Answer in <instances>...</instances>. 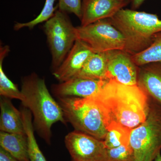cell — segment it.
I'll use <instances>...</instances> for the list:
<instances>
[{
  "mask_svg": "<svg viewBox=\"0 0 161 161\" xmlns=\"http://www.w3.org/2000/svg\"><path fill=\"white\" fill-rule=\"evenodd\" d=\"M90 97L98 105L107 128L115 122L132 130L145 121L150 111V98L137 85L110 80Z\"/></svg>",
  "mask_w": 161,
  "mask_h": 161,
  "instance_id": "obj_1",
  "label": "cell"
},
{
  "mask_svg": "<svg viewBox=\"0 0 161 161\" xmlns=\"http://www.w3.org/2000/svg\"><path fill=\"white\" fill-rule=\"evenodd\" d=\"M21 91L24 98L22 104L31 112L34 130L50 145L53 125L67 123L61 107L49 93L44 79L35 73L23 78Z\"/></svg>",
  "mask_w": 161,
  "mask_h": 161,
  "instance_id": "obj_2",
  "label": "cell"
},
{
  "mask_svg": "<svg viewBox=\"0 0 161 161\" xmlns=\"http://www.w3.org/2000/svg\"><path fill=\"white\" fill-rule=\"evenodd\" d=\"M109 19L125 38L124 50L132 55L149 48L161 32V19L156 14L124 8Z\"/></svg>",
  "mask_w": 161,
  "mask_h": 161,
  "instance_id": "obj_3",
  "label": "cell"
},
{
  "mask_svg": "<svg viewBox=\"0 0 161 161\" xmlns=\"http://www.w3.org/2000/svg\"><path fill=\"white\" fill-rule=\"evenodd\" d=\"M66 122L75 130L103 141L107 133L103 115L95 100L91 97L58 98Z\"/></svg>",
  "mask_w": 161,
  "mask_h": 161,
  "instance_id": "obj_4",
  "label": "cell"
},
{
  "mask_svg": "<svg viewBox=\"0 0 161 161\" xmlns=\"http://www.w3.org/2000/svg\"><path fill=\"white\" fill-rule=\"evenodd\" d=\"M147 119L131 130L130 144L135 161H154L161 150V106L150 98Z\"/></svg>",
  "mask_w": 161,
  "mask_h": 161,
  "instance_id": "obj_5",
  "label": "cell"
},
{
  "mask_svg": "<svg viewBox=\"0 0 161 161\" xmlns=\"http://www.w3.org/2000/svg\"><path fill=\"white\" fill-rule=\"evenodd\" d=\"M43 29L51 53L54 71L61 65L77 40L76 27L67 13L57 9L53 16L45 22Z\"/></svg>",
  "mask_w": 161,
  "mask_h": 161,
  "instance_id": "obj_6",
  "label": "cell"
},
{
  "mask_svg": "<svg viewBox=\"0 0 161 161\" xmlns=\"http://www.w3.org/2000/svg\"><path fill=\"white\" fill-rule=\"evenodd\" d=\"M77 39L83 41L95 53L125 50V38L109 19L99 20L86 26L76 27Z\"/></svg>",
  "mask_w": 161,
  "mask_h": 161,
  "instance_id": "obj_7",
  "label": "cell"
},
{
  "mask_svg": "<svg viewBox=\"0 0 161 161\" xmlns=\"http://www.w3.org/2000/svg\"><path fill=\"white\" fill-rule=\"evenodd\" d=\"M64 142L72 161H108L103 141L75 130L65 136Z\"/></svg>",
  "mask_w": 161,
  "mask_h": 161,
  "instance_id": "obj_8",
  "label": "cell"
},
{
  "mask_svg": "<svg viewBox=\"0 0 161 161\" xmlns=\"http://www.w3.org/2000/svg\"><path fill=\"white\" fill-rule=\"evenodd\" d=\"M106 53V80H115L126 85H137L138 66L132 55L124 50L110 51Z\"/></svg>",
  "mask_w": 161,
  "mask_h": 161,
  "instance_id": "obj_9",
  "label": "cell"
},
{
  "mask_svg": "<svg viewBox=\"0 0 161 161\" xmlns=\"http://www.w3.org/2000/svg\"><path fill=\"white\" fill-rule=\"evenodd\" d=\"M94 53L87 44L77 39L61 65L53 72V75L60 82L75 78Z\"/></svg>",
  "mask_w": 161,
  "mask_h": 161,
  "instance_id": "obj_10",
  "label": "cell"
},
{
  "mask_svg": "<svg viewBox=\"0 0 161 161\" xmlns=\"http://www.w3.org/2000/svg\"><path fill=\"white\" fill-rule=\"evenodd\" d=\"M129 4L130 0H82L80 26L111 19Z\"/></svg>",
  "mask_w": 161,
  "mask_h": 161,
  "instance_id": "obj_11",
  "label": "cell"
},
{
  "mask_svg": "<svg viewBox=\"0 0 161 161\" xmlns=\"http://www.w3.org/2000/svg\"><path fill=\"white\" fill-rule=\"evenodd\" d=\"M108 81L75 77L53 85L52 92L58 98H89L97 94Z\"/></svg>",
  "mask_w": 161,
  "mask_h": 161,
  "instance_id": "obj_12",
  "label": "cell"
},
{
  "mask_svg": "<svg viewBox=\"0 0 161 161\" xmlns=\"http://www.w3.org/2000/svg\"><path fill=\"white\" fill-rule=\"evenodd\" d=\"M137 85L161 106V61L138 66Z\"/></svg>",
  "mask_w": 161,
  "mask_h": 161,
  "instance_id": "obj_13",
  "label": "cell"
},
{
  "mask_svg": "<svg viewBox=\"0 0 161 161\" xmlns=\"http://www.w3.org/2000/svg\"><path fill=\"white\" fill-rule=\"evenodd\" d=\"M0 130L9 133L25 134L21 111H19L9 98L2 97L0 101Z\"/></svg>",
  "mask_w": 161,
  "mask_h": 161,
  "instance_id": "obj_14",
  "label": "cell"
},
{
  "mask_svg": "<svg viewBox=\"0 0 161 161\" xmlns=\"http://www.w3.org/2000/svg\"><path fill=\"white\" fill-rule=\"evenodd\" d=\"M1 147L20 161H30L28 140L26 134L1 131Z\"/></svg>",
  "mask_w": 161,
  "mask_h": 161,
  "instance_id": "obj_15",
  "label": "cell"
},
{
  "mask_svg": "<svg viewBox=\"0 0 161 161\" xmlns=\"http://www.w3.org/2000/svg\"><path fill=\"white\" fill-rule=\"evenodd\" d=\"M107 69L106 52L94 53L90 56L82 69L75 77L93 80H107L106 79Z\"/></svg>",
  "mask_w": 161,
  "mask_h": 161,
  "instance_id": "obj_16",
  "label": "cell"
},
{
  "mask_svg": "<svg viewBox=\"0 0 161 161\" xmlns=\"http://www.w3.org/2000/svg\"><path fill=\"white\" fill-rule=\"evenodd\" d=\"M21 112L24 129L28 140L30 161H47L38 146L35 136V130L31 112L24 106L21 108Z\"/></svg>",
  "mask_w": 161,
  "mask_h": 161,
  "instance_id": "obj_17",
  "label": "cell"
},
{
  "mask_svg": "<svg viewBox=\"0 0 161 161\" xmlns=\"http://www.w3.org/2000/svg\"><path fill=\"white\" fill-rule=\"evenodd\" d=\"M9 52L8 46L0 47V95L2 97L9 99L24 100V96L21 90L7 77L3 69V62Z\"/></svg>",
  "mask_w": 161,
  "mask_h": 161,
  "instance_id": "obj_18",
  "label": "cell"
},
{
  "mask_svg": "<svg viewBox=\"0 0 161 161\" xmlns=\"http://www.w3.org/2000/svg\"><path fill=\"white\" fill-rule=\"evenodd\" d=\"M107 129V134L103 140L107 149L130 144L131 129L115 122L111 123Z\"/></svg>",
  "mask_w": 161,
  "mask_h": 161,
  "instance_id": "obj_19",
  "label": "cell"
},
{
  "mask_svg": "<svg viewBox=\"0 0 161 161\" xmlns=\"http://www.w3.org/2000/svg\"><path fill=\"white\" fill-rule=\"evenodd\" d=\"M132 58L138 66L150 62L161 61V32L154 36L152 44L149 48L139 53L132 55Z\"/></svg>",
  "mask_w": 161,
  "mask_h": 161,
  "instance_id": "obj_20",
  "label": "cell"
},
{
  "mask_svg": "<svg viewBox=\"0 0 161 161\" xmlns=\"http://www.w3.org/2000/svg\"><path fill=\"white\" fill-rule=\"evenodd\" d=\"M56 0H45V4L42 10L38 16L33 20L26 23H17L14 26V29L19 31L23 28H27L32 29L41 23H45L48 21L54 14L57 7H54Z\"/></svg>",
  "mask_w": 161,
  "mask_h": 161,
  "instance_id": "obj_21",
  "label": "cell"
},
{
  "mask_svg": "<svg viewBox=\"0 0 161 161\" xmlns=\"http://www.w3.org/2000/svg\"><path fill=\"white\" fill-rule=\"evenodd\" d=\"M108 161H135L134 152L130 144L107 149Z\"/></svg>",
  "mask_w": 161,
  "mask_h": 161,
  "instance_id": "obj_22",
  "label": "cell"
},
{
  "mask_svg": "<svg viewBox=\"0 0 161 161\" xmlns=\"http://www.w3.org/2000/svg\"><path fill=\"white\" fill-rule=\"evenodd\" d=\"M82 0H58L59 10L66 13H72L80 19L82 15Z\"/></svg>",
  "mask_w": 161,
  "mask_h": 161,
  "instance_id": "obj_23",
  "label": "cell"
},
{
  "mask_svg": "<svg viewBox=\"0 0 161 161\" xmlns=\"http://www.w3.org/2000/svg\"><path fill=\"white\" fill-rule=\"evenodd\" d=\"M0 161H20L9 153L0 147Z\"/></svg>",
  "mask_w": 161,
  "mask_h": 161,
  "instance_id": "obj_24",
  "label": "cell"
},
{
  "mask_svg": "<svg viewBox=\"0 0 161 161\" xmlns=\"http://www.w3.org/2000/svg\"><path fill=\"white\" fill-rule=\"evenodd\" d=\"M146 0H130L131 9L137 10L140 8Z\"/></svg>",
  "mask_w": 161,
  "mask_h": 161,
  "instance_id": "obj_25",
  "label": "cell"
},
{
  "mask_svg": "<svg viewBox=\"0 0 161 161\" xmlns=\"http://www.w3.org/2000/svg\"><path fill=\"white\" fill-rule=\"evenodd\" d=\"M154 161H161V153H159L158 155L154 159Z\"/></svg>",
  "mask_w": 161,
  "mask_h": 161,
  "instance_id": "obj_26",
  "label": "cell"
}]
</instances>
